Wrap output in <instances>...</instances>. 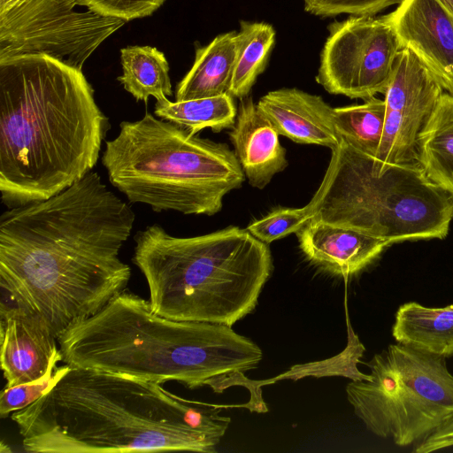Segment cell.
Instances as JSON below:
<instances>
[{
	"instance_id": "cell-1",
	"label": "cell",
	"mask_w": 453,
	"mask_h": 453,
	"mask_svg": "<svg viewBox=\"0 0 453 453\" xmlns=\"http://www.w3.org/2000/svg\"><path fill=\"white\" fill-rule=\"evenodd\" d=\"M135 214L89 172L60 193L0 218L1 304L39 318L58 338L127 288L119 257Z\"/></svg>"
},
{
	"instance_id": "cell-2",
	"label": "cell",
	"mask_w": 453,
	"mask_h": 453,
	"mask_svg": "<svg viewBox=\"0 0 453 453\" xmlns=\"http://www.w3.org/2000/svg\"><path fill=\"white\" fill-rule=\"evenodd\" d=\"M223 408L185 399L155 381L71 367L12 419L27 452L213 453L231 422L219 414Z\"/></svg>"
},
{
	"instance_id": "cell-3",
	"label": "cell",
	"mask_w": 453,
	"mask_h": 453,
	"mask_svg": "<svg viewBox=\"0 0 453 453\" xmlns=\"http://www.w3.org/2000/svg\"><path fill=\"white\" fill-rule=\"evenodd\" d=\"M110 128L82 70L44 54L0 59V191L46 200L92 171Z\"/></svg>"
},
{
	"instance_id": "cell-4",
	"label": "cell",
	"mask_w": 453,
	"mask_h": 453,
	"mask_svg": "<svg viewBox=\"0 0 453 453\" xmlns=\"http://www.w3.org/2000/svg\"><path fill=\"white\" fill-rule=\"evenodd\" d=\"M71 367L129 375L216 393L238 372L256 369L261 349L231 326L180 321L154 312L150 301L122 291L94 315L73 323L58 338Z\"/></svg>"
},
{
	"instance_id": "cell-5",
	"label": "cell",
	"mask_w": 453,
	"mask_h": 453,
	"mask_svg": "<svg viewBox=\"0 0 453 453\" xmlns=\"http://www.w3.org/2000/svg\"><path fill=\"white\" fill-rule=\"evenodd\" d=\"M134 242L152 311L174 320L232 326L254 311L273 268L268 244L238 226L178 237L153 224Z\"/></svg>"
},
{
	"instance_id": "cell-6",
	"label": "cell",
	"mask_w": 453,
	"mask_h": 453,
	"mask_svg": "<svg viewBox=\"0 0 453 453\" xmlns=\"http://www.w3.org/2000/svg\"><path fill=\"white\" fill-rule=\"evenodd\" d=\"M102 164L110 182L131 203L155 211L211 216L245 174L226 143L192 134L150 112L122 121L106 142Z\"/></svg>"
},
{
	"instance_id": "cell-7",
	"label": "cell",
	"mask_w": 453,
	"mask_h": 453,
	"mask_svg": "<svg viewBox=\"0 0 453 453\" xmlns=\"http://www.w3.org/2000/svg\"><path fill=\"white\" fill-rule=\"evenodd\" d=\"M331 150L325 176L308 203L312 219L389 245L447 237L453 196L431 181L418 163L382 165L342 137Z\"/></svg>"
},
{
	"instance_id": "cell-8",
	"label": "cell",
	"mask_w": 453,
	"mask_h": 453,
	"mask_svg": "<svg viewBox=\"0 0 453 453\" xmlns=\"http://www.w3.org/2000/svg\"><path fill=\"white\" fill-rule=\"evenodd\" d=\"M446 358L401 343L375 354L371 378L346 386L366 429L400 447L416 444L453 415V374Z\"/></svg>"
},
{
	"instance_id": "cell-9",
	"label": "cell",
	"mask_w": 453,
	"mask_h": 453,
	"mask_svg": "<svg viewBox=\"0 0 453 453\" xmlns=\"http://www.w3.org/2000/svg\"><path fill=\"white\" fill-rule=\"evenodd\" d=\"M76 8L80 0H0V59L44 54L82 70L126 22Z\"/></svg>"
},
{
	"instance_id": "cell-10",
	"label": "cell",
	"mask_w": 453,
	"mask_h": 453,
	"mask_svg": "<svg viewBox=\"0 0 453 453\" xmlns=\"http://www.w3.org/2000/svg\"><path fill=\"white\" fill-rule=\"evenodd\" d=\"M328 31L317 82L349 98L384 94L403 49L386 15L350 16L330 24Z\"/></svg>"
},
{
	"instance_id": "cell-11",
	"label": "cell",
	"mask_w": 453,
	"mask_h": 453,
	"mask_svg": "<svg viewBox=\"0 0 453 453\" xmlns=\"http://www.w3.org/2000/svg\"><path fill=\"white\" fill-rule=\"evenodd\" d=\"M443 88L409 49L400 51L384 93L385 120L375 156L382 165L417 163L418 136Z\"/></svg>"
},
{
	"instance_id": "cell-12",
	"label": "cell",
	"mask_w": 453,
	"mask_h": 453,
	"mask_svg": "<svg viewBox=\"0 0 453 453\" xmlns=\"http://www.w3.org/2000/svg\"><path fill=\"white\" fill-rule=\"evenodd\" d=\"M386 17L403 49L453 95V14L439 0H402Z\"/></svg>"
},
{
	"instance_id": "cell-13",
	"label": "cell",
	"mask_w": 453,
	"mask_h": 453,
	"mask_svg": "<svg viewBox=\"0 0 453 453\" xmlns=\"http://www.w3.org/2000/svg\"><path fill=\"white\" fill-rule=\"evenodd\" d=\"M0 342L6 388L39 380L62 361L57 338L39 318L18 308L0 306Z\"/></svg>"
},
{
	"instance_id": "cell-14",
	"label": "cell",
	"mask_w": 453,
	"mask_h": 453,
	"mask_svg": "<svg viewBox=\"0 0 453 453\" xmlns=\"http://www.w3.org/2000/svg\"><path fill=\"white\" fill-rule=\"evenodd\" d=\"M296 235L311 263L344 278L359 273L390 246L360 231L317 219H311Z\"/></svg>"
},
{
	"instance_id": "cell-15",
	"label": "cell",
	"mask_w": 453,
	"mask_h": 453,
	"mask_svg": "<svg viewBox=\"0 0 453 453\" xmlns=\"http://www.w3.org/2000/svg\"><path fill=\"white\" fill-rule=\"evenodd\" d=\"M257 107L279 134L296 142L333 150L341 141L333 108L319 96L297 88H280L262 96Z\"/></svg>"
},
{
	"instance_id": "cell-16",
	"label": "cell",
	"mask_w": 453,
	"mask_h": 453,
	"mask_svg": "<svg viewBox=\"0 0 453 453\" xmlns=\"http://www.w3.org/2000/svg\"><path fill=\"white\" fill-rule=\"evenodd\" d=\"M229 133L234 153L250 185L264 188L288 165L279 134L251 97L241 99L234 126Z\"/></svg>"
},
{
	"instance_id": "cell-17",
	"label": "cell",
	"mask_w": 453,
	"mask_h": 453,
	"mask_svg": "<svg viewBox=\"0 0 453 453\" xmlns=\"http://www.w3.org/2000/svg\"><path fill=\"white\" fill-rule=\"evenodd\" d=\"M237 55V32L215 37L196 48L194 64L175 90V101L206 98L228 94Z\"/></svg>"
},
{
	"instance_id": "cell-18",
	"label": "cell",
	"mask_w": 453,
	"mask_h": 453,
	"mask_svg": "<svg viewBox=\"0 0 453 453\" xmlns=\"http://www.w3.org/2000/svg\"><path fill=\"white\" fill-rule=\"evenodd\" d=\"M391 331L398 343L436 357H453V304L433 308L404 303L395 311Z\"/></svg>"
},
{
	"instance_id": "cell-19",
	"label": "cell",
	"mask_w": 453,
	"mask_h": 453,
	"mask_svg": "<svg viewBox=\"0 0 453 453\" xmlns=\"http://www.w3.org/2000/svg\"><path fill=\"white\" fill-rule=\"evenodd\" d=\"M417 163L431 181L453 196V95L442 93L420 130Z\"/></svg>"
},
{
	"instance_id": "cell-20",
	"label": "cell",
	"mask_w": 453,
	"mask_h": 453,
	"mask_svg": "<svg viewBox=\"0 0 453 453\" xmlns=\"http://www.w3.org/2000/svg\"><path fill=\"white\" fill-rule=\"evenodd\" d=\"M123 74L118 81L137 101H157L173 95L169 65L165 54L150 46H127L120 50Z\"/></svg>"
},
{
	"instance_id": "cell-21",
	"label": "cell",
	"mask_w": 453,
	"mask_h": 453,
	"mask_svg": "<svg viewBox=\"0 0 453 453\" xmlns=\"http://www.w3.org/2000/svg\"><path fill=\"white\" fill-rule=\"evenodd\" d=\"M157 117L181 126L192 134L210 127L213 132L233 128L237 110L233 96L223 94L217 96L171 102L168 98L157 101L154 106Z\"/></svg>"
},
{
	"instance_id": "cell-22",
	"label": "cell",
	"mask_w": 453,
	"mask_h": 453,
	"mask_svg": "<svg viewBox=\"0 0 453 453\" xmlns=\"http://www.w3.org/2000/svg\"><path fill=\"white\" fill-rule=\"evenodd\" d=\"M274 41L275 31L271 25L241 21L230 96L240 99L248 96L257 76L265 68Z\"/></svg>"
},
{
	"instance_id": "cell-23",
	"label": "cell",
	"mask_w": 453,
	"mask_h": 453,
	"mask_svg": "<svg viewBox=\"0 0 453 453\" xmlns=\"http://www.w3.org/2000/svg\"><path fill=\"white\" fill-rule=\"evenodd\" d=\"M333 119L342 138L375 157L384 127V100L372 96L362 104L333 108Z\"/></svg>"
},
{
	"instance_id": "cell-24",
	"label": "cell",
	"mask_w": 453,
	"mask_h": 453,
	"mask_svg": "<svg viewBox=\"0 0 453 453\" xmlns=\"http://www.w3.org/2000/svg\"><path fill=\"white\" fill-rule=\"evenodd\" d=\"M313 215L309 204L302 208H279L247 226V230L261 242L269 244L292 233H297Z\"/></svg>"
},
{
	"instance_id": "cell-25",
	"label": "cell",
	"mask_w": 453,
	"mask_h": 453,
	"mask_svg": "<svg viewBox=\"0 0 453 453\" xmlns=\"http://www.w3.org/2000/svg\"><path fill=\"white\" fill-rule=\"evenodd\" d=\"M57 364L54 363L46 374L39 380L11 388L5 387L0 396L1 418H5L10 413L20 411L33 403L49 391L71 368L66 364L57 367Z\"/></svg>"
},
{
	"instance_id": "cell-26",
	"label": "cell",
	"mask_w": 453,
	"mask_h": 453,
	"mask_svg": "<svg viewBox=\"0 0 453 453\" xmlns=\"http://www.w3.org/2000/svg\"><path fill=\"white\" fill-rule=\"evenodd\" d=\"M304 10L320 17L374 16L402 0H303Z\"/></svg>"
},
{
	"instance_id": "cell-27",
	"label": "cell",
	"mask_w": 453,
	"mask_h": 453,
	"mask_svg": "<svg viewBox=\"0 0 453 453\" xmlns=\"http://www.w3.org/2000/svg\"><path fill=\"white\" fill-rule=\"evenodd\" d=\"M165 0H80V5L94 13L125 22L150 16Z\"/></svg>"
},
{
	"instance_id": "cell-28",
	"label": "cell",
	"mask_w": 453,
	"mask_h": 453,
	"mask_svg": "<svg viewBox=\"0 0 453 453\" xmlns=\"http://www.w3.org/2000/svg\"><path fill=\"white\" fill-rule=\"evenodd\" d=\"M453 447V415L434 432L414 444L413 452L430 453Z\"/></svg>"
},
{
	"instance_id": "cell-29",
	"label": "cell",
	"mask_w": 453,
	"mask_h": 453,
	"mask_svg": "<svg viewBox=\"0 0 453 453\" xmlns=\"http://www.w3.org/2000/svg\"><path fill=\"white\" fill-rule=\"evenodd\" d=\"M453 14V0H439Z\"/></svg>"
},
{
	"instance_id": "cell-30",
	"label": "cell",
	"mask_w": 453,
	"mask_h": 453,
	"mask_svg": "<svg viewBox=\"0 0 453 453\" xmlns=\"http://www.w3.org/2000/svg\"><path fill=\"white\" fill-rule=\"evenodd\" d=\"M12 449L9 448L8 445H5L4 444V442H1V446H0V452L3 453V452H11Z\"/></svg>"
}]
</instances>
